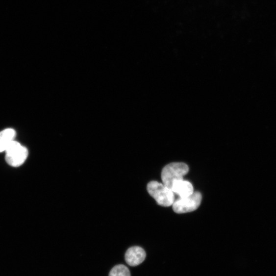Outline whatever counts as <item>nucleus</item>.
<instances>
[{
	"label": "nucleus",
	"instance_id": "obj_1",
	"mask_svg": "<svg viewBox=\"0 0 276 276\" xmlns=\"http://www.w3.org/2000/svg\"><path fill=\"white\" fill-rule=\"evenodd\" d=\"M147 188L149 194L157 201L159 205L170 207L173 205L175 197L171 188L157 181L150 182Z\"/></svg>",
	"mask_w": 276,
	"mask_h": 276
},
{
	"label": "nucleus",
	"instance_id": "obj_2",
	"mask_svg": "<svg viewBox=\"0 0 276 276\" xmlns=\"http://www.w3.org/2000/svg\"><path fill=\"white\" fill-rule=\"evenodd\" d=\"M189 170L188 166L184 163H172L167 165L162 171L163 184L171 189L176 182L183 179Z\"/></svg>",
	"mask_w": 276,
	"mask_h": 276
},
{
	"label": "nucleus",
	"instance_id": "obj_3",
	"mask_svg": "<svg viewBox=\"0 0 276 276\" xmlns=\"http://www.w3.org/2000/svg\"><path fill=\"white\" fill-rule=\"evenodd\" d=\"M5 160L10 166L18 167L23 164L28 156V151L21 144L14 141L5 151Z\"/></svg>",
	"mask_w": 276,
	"mask_h": 276
},
{
	"label": "nucleus",
	"instance_id": "obj_4",
	"mask_svg": "<svg viewBox=\"0 0 276 276\" xmlns=\"http://www.w3.org/2000/svg\"><path fill=\"white\" fill-rule=\"evenodd\" d=\"M202 197L199 192L184 198H179L173 203L174 211L178 214L186 213L196 210L200 206Z\"/></svg>",
	"mask_w": 276,
	"mask_h": 276
},
{
	"label": "nucleus",
	"instance_id": "obj_5",
	"mask_svg": "<svg viewBox=\"0 0 276 276\" xmlns=\"http://www.w3.org/2000/svg\"><path fill=\"white\" fill-rule=\"evenodd\" d=\"M146 252L138 246L129 248L126 252L125 259L128 265L131 267L139 266L146 259Z\"/></svg>",
	"mask_w": 276,
	"mask_h": 276
},
{
	"label": "nucleus",
	"instance_id": "obj_6",
	"mask_svg": "<svg viewBox=\"0 0 276 276\" xmlns=\"http://www.w3.org/2000/svg\"><path fill=\"white\" fill-rule=\"evenodd\" d=\"M171 189L174 193L177 195L179 198L188 197L194 193L193 185L183 179L176 182Z\"/></svg>",
	"mask_w": 276,
	"mask_h": 276
},
{
	"label": "nucleus",
	"instance_id": "obj_7",
	"mask_svg": "<svg viewBox=\"0 0 276 276\" xmlns=\"http://www.w3.org/2000/svg\"><path fill=\"white\" fill-rule=\"evenodd\" d=\"M16 131L11 128L0 131V152H5L8 147L15 141Z\"/></svg>",
	"mask_w": 276,
	"mask_h": 276
},
{
	"label": "nucleus",
	"instance_id": "obj_8",
	"mask_svg": "<svg viewBox=\"0 0 276 276\" xmlns=\"http://www.w3.org/2000/svg\"><path fill=\"white\" fill-rule=\"evenodd\" d=\"M109 276H130L129 269L125 266L119 265L115 266L111 271Z\"/></svg>",
	"mask_w": 276,
	"mask_h": 276
}]
</instances>
